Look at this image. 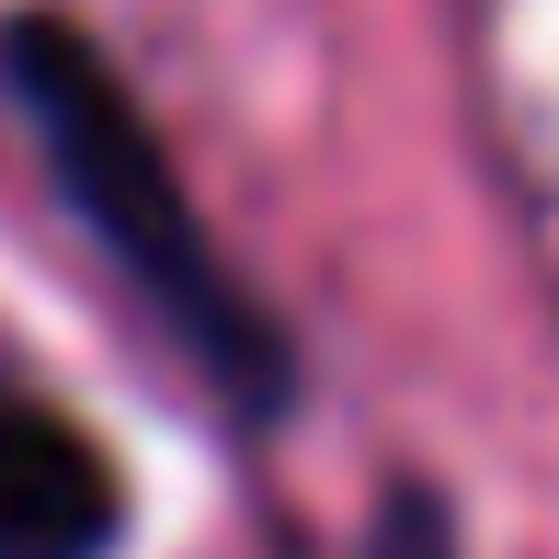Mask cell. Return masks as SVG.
<instances>
[{
    "label": "cell",
    "instance_id": "obj_1",
    "mask_svg": "<svg viewBox=\"0 0 559 559\" xmlns=\"http://www.w3.org/2000/svg\"><path fill=\"white\" fill-rule=\"evenodd\" d=\"M0 81H12L23 126L46 138V171H58V194L81 206V228L138 274V297L194 343V366H206L240 412H274V400H286V343L228 286L206 217L171 183L160 138H148V115L126 104V81L104 69V46H92L81 23L23 12V23H0Z\"/></svg>",
    "mask_w": 559,
    "mask_h": 559
},
{
    "label": "cell",
    "instance_id": "obj_2",
    "mask_svg": "<svg viewBox=\"0 0 559 559\" xmlns=\"http://www.w3.org/2000/svg\"><path fill=\"white\" fill-rule=\"evenodd\" d=\"M126 525V479L81 423L0 389V559H104Z\"/></svg>",
    "mask_w": 559,
    "mask_h": 559
},
{
    "label": "cell",
    "instance_id": "obj_3",
    "mask_svg": "<svg viewBox=\"0 0 559 559\" xmlns=\"http://www.w3.org/2000/svg\"><path fill=\"white\" fill-rule=\"evenodd\" d=\"M366 559H456V537H445V514H435L423 491H389V514H377Z\"/></svg>",
    "mask_w": 559,
    "mask_h": 559
}]
</instances>
